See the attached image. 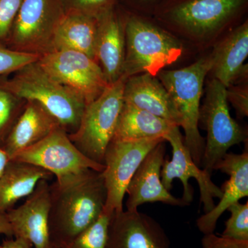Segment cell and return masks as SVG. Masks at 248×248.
<instances>
[{
	"label": "cell",
	"mask_w": 248,
	"mask_h": 248,
	"mask_svg": "<svg viewBox=\"0 0 248 248\" xmlns=\"http://www.w3.org/2000/svg\"><path fill=\"white\" fill-rule=\"evenodd\" d=\"M106 200L102 172L89 170L50 185L48 231L54 248L69 244L97 221Z\"/></svg>",
	"instance_id": "6da1fadb"
},
{
	"label": "cell",
	"mask_w": 248,
	"mask_h": 248,
	"mask_svg": "<svg viewBox=\"0 0 248 248\" xmlns=\"http://www.w3.org/2000/svg\"><path fill=\"white\" fill-rule=\"evenodd\" d=\"M0 89L25 100H34L52 114L68 134L79 127L86 102L82 96L54 80L38 62L29 63L12 78L0 76Z\"/></svg>",
	"instance_id": "7a4b0ae2"
},
{
	"label": "cell",
	"mask_w": 248,
	"mask_h": 248,
	"mask_svg": "<svg viewBox=\"0 0 248 248\" xmlns=\"http://www.w3.org/2000/svg\"><path fill=\"white\" fill-rule=\"evenodd\" d=\"M212 67L213 60L209 56L182 69L161 71L157 75L180 116L184 143L198 166L202 165L205 144L199 131L200 100L204 79Z\"/></svg>",
	"instance_id": "3957f363"
},
{
	"label": "cell",
	"mask_w": 248,
	"mask_h": 248,
	"mask_svg": "<svg viewBox=\"0 0 248 248\" xmlns=\"http://www.w3.org/2000/svg\"><path fill=\"white\" fill-rule=\"evenodd\" d=\"M125 78L108 85L104 92L87 104L78 130L68 134L80 152L94 162L104 165L108 146L115 135L124 105Z\"/></svg>",
	"instance_id": "277c9868"
},
{
	"label": "cell",
	"mask_w": 248,
	"mask_h": 248,
	"mask_svg": "<svg viewBox=\"0 0 248 248\" xmlns=\"http://www.w3.org/2000/svg\"><path fill=\"white\" fill-rule=\"evenodd\" d=\"M124 32L125 79L142 73L156 77L182 55V45L172 36L138 18H130Z\"/></svg>",
	"instance_id": "5b68a950"
},
{
	"label": "cell",
	"mask_w": 248,
	"mask_h": 248,
	"mask_svg": "<svg viewBox=\"0 0 248 248\" xmlns=\"http://www.w3.org/2000/svg\"><path fill=\"white\" fill-rule=\"evenodd\" d=\"M65 14L61 0H23L6 48L23 53L45 55L53 51L55 31Z\"/></svg>",
	"instance_id": "8992f818"
},
{
	"label": "cell",
	"mask_w": 248,
	"mask_h": 248,
	"mask_svg": "<svg viewBox=\"0 0 248 248\" xmlns=\"http://www.w3.org/2000/svg\"><path fill=\"white\" fill-rule=\"evenodd\" d=\"M226 89L216 79L210 81L203 107L200 108V122L207 130L202 165L210 174L232 146L246 140L244 130L230 114Z\"/></svg>",
	"instance_id": "52a82bcc"
},
{
	"label": "cell",
	"mask_w": 248,
	"mask_h": 248,
	"mask_svg": "<svg viewBox=\"0 0 248 248\" xmlns=\"http://www.w3.org/2000/svg\"><path fill=\"white\" fill-rule=\"evenodd\" d=\"M164 139L126 141L112 139L104 155L103 171L107 200L103 212L109 215L124 210L129 183L147 155Z\"/></svg>",
	"instance_id": "ba28073f"
},
{
	"label": "cell",
	"mask_w": 248,
	"mask_h": 248,
	"mask_svg": "<svg viewBox=\"0 0 248 248\" xmlns=\"http://www.w3.org/2000/svg\"><path fill=\"white\" fill-rule=\"evenodd\" d=\"M10 160L39 166L52 173L56 180L78 175L89 170L103 172L105 169V166L94 162L80 152L61 127Z\"/></svg>",
	"instance_id": "9c48e42d"
},
{
	"label": "cell",
	"mask_w": 248,
	"mask_h": 248,
	"mask_svg": "<svg viewBox=\"0 0 248 248\" xmlns=\"http://www.w3.org/2000/svg\"><path fill=\"white\" fill-rule=\"evenodd\" d=\"M37 62L50 78L79 93L86 106L109 84L100 65L79 52L55 50L42 55Z\"/></svg>",
	"instance_id": "30bf717a"
},
{
	"label": "cell",
	"mask_w": 248,
	"mask_h": 248,
	"mask_svg": "<svg viewBox=\"0 0 248 248\" xmlns=\"http://www.w3.org/2000/svg\"><path fill=\"white\" fill-rule=\"evenodd\" d=\"M172 146V159H165L161 170V180L165 188L171 190L174 179H179L184 187L182 200L187 205L193 200V188L189 184V179L194 178L197 181L200 190V202L203 204L205 213L215 206V199H221V188L214 184L211 174L200 169L191 156L190 151L184 143V138L179 126H174L164 137Z\"/></svg>",
	"instance_id": "8fae6325"
},
{
	"label": "cell",
	"mask_w": 248,
	"mask_h": 248,
	"mask_svg": "<svg viewBox=\"0 0 248 248\" xmlns=\"http://www.w3.org/2000/svg\"><path fill=\"white\" fill-rule=\"evenodd\" d=\"M41 180L24 204L6 212L14 238L29 240L35 248H54L48 231L50 185Z\"/></svg>",
	"instance_id": "7c38bea8"
},
{
	"label": "cell",
	"mask_w": 248,
	"mask_h": 248,
	"mask_svg": "<svg viewBox=\"0 0 248 248\" xmlns=\"http://www.w3.org/2000/svg\"><path fill=\"white\" fill-rule=\"evenodd\" d=\"M165 141L150 152L137 170L126 189L128 211H136L146 203L162 202L172 206L188 205L182 199L177 198L165 188L161 180V170L165 161Z\"/></svg>",
	"instance_id": "4fadbf2b"
},
{
	"label": "cell",
	"mask_w": 248,
	"mask_h": 248,
	"mask_svg": "<svg viewBox=\"0 0 248 248\" xmlns=\"http://www.w3.org/2000/svg\"><path fill=\"white\" fill-rule=\"evenodd\" d=\"M107 248H170V242L154 218L124 210L111 217Z\"/></svg>",
	"instance_id": "5bb4252c"
},
{
	"label": "cell",
	"mask_w": 248,
	"mask_h": 248,
	"mask_svg": "<svg viewBox=\"0 0 248 248\" xmlns=\"http://www.w3.org/2000/svg\"><path fill=\"white\" fill-rule=\"evenodd\" d=\"M218 170L229 176L220 187L222 197L213 210L205 213L196 221L197 228L204 235L214 233L217 223L222 214L231 205L248 196V153L242 154L227 153L215 166L214 170Z\"/></svg>",
	"instance_id": "9a60e30c"
},
{
	"label": "cell",
	"mask_w": 248,
	"mask_h": 248,
	"mask_svg": "<svg viewBox=\"0 0 248 248\" xmlns=\"http://www.w3.org/2000/svg\"><path fill=\"white\" fill-rule=\"evenodd\" d=\"M124 102L181 126L180 116L169 93L159 80L148 73L125 80Z\"/></svg>",
	"instance_id": "2e32d148"
},
{
	"label": "cell",
	"mask_w": 248,
	"mask_h": 248,
	"mask_svg": "<svg viewBox=\"0 0 248 248\" xmlns=\"http://www.w3.org/2000/svg\"><path fill=\"white\" fill-rule=\"evenodd\" d=\"M60 127L58 120L43 106L34 100H27L22 113L2 148L11 159L18 153L42 141Z\"/></svg>",
	"instance_id": "e0dca14e"
},
{
	"label": "cell",
	"mask_w": 248,
	"mask_h": 248,
	"mask_svg": "<svg viewBox=\"0 0 248 248\" xmlns=\"http://www.w3.org/2000/svg\"><path fill=\"white\" fill-rule=\"evenodd\" d=\"M125 32L113 9L98 19L96 62L102 67L108 84L123 75L125 60Z\"/></svg>",
	"instance_id": "ac0fdd59"
},
{
	"label": "cell",
	"mask_w": 248,
	"mask_h": 248,
	"mask_svg": "<svg viewBox=\"0 0 248 248\" xmlns=\"http://www.w3.org/2000/svg\"><path fill=\"white\" fill-rule=\"evenodd\" d=\"M244 0H190L172 12L174 22L196 33L215 30L234 14Z\"/></svg>",
	"instance_id": "d6986e66"
},
{
	"label": "cell",
	"mask_w": 248,
	"mask_h": 248,
	"mask_svg": "<svg viewBox=\"0 0 248 248\" xmlns=\"http://www.w3.org/2000/svg\"><path fill=\"white\" fill-rule=\"evenodd\" d=\"M98 19L76 12H66L55 31L53 51L79 52L95 60Z\"/></svg>",
	"instance_id": "ffe728a7"
},
{
	"label": "cell",
	"mask_w": 248,
	"mask_h": 248,
	"mask_svg": "<svg viewBox=\"0 0 248 248\" xmlns=\"http://www.w3.org/2000/svg\"><path fill=\"white\" fill-rule=\"evenodd\" d=\"M53 174L34 165L10 160L0 177V212L9 211L21 199L27 197L41 180Z\"/></svg>",
	"instance_id": "44dd1931"
},
{
	"label": "cell",
	"mask_w": 248,
	"mask_h": 248,
	"mask_svg": "<svg viewBox=\"0 0 248 248\" xmlns=\"http://www.w3.org/2000/svg\"><path fill=\"white\" fill-rule=\"evenodd\" d=\"M248 55V26L245 23L223 41L210 55L215 79L226 88L245 73Z\"/></svg>",
	"instance_id": "7402d4cb"
},
{
	"label": "cell",
	"mask_w": 248,
	"mask_h": 248,
	"mask_svg": "<svg viewBox=\"0 0 248 248\" xmlns=\"http://www.w3.org/2000/svg\"><path fill=\"white\" fill-rule=\"evenodd\" d=\"M174 126L177 125L124 102L113 139L126 141L164 139Z\"/></svg>",
	"instance_id": "603a6c76"
},
{
	"label": "cell",
	"mask_w": 248,
	"mask_h": 248,
	"mask_svg": "<svg viewBox=\"0 0 248 248\" xmlns=\"http://www.w3.org/2000/svg\"><path fill=\"white\" fill-rule=\"evenodd\" d=\"M112 215L102 212L97 221L62 248H107Z\"/></svg>",
	"instance_id": "cb8c5ba5"
},
{
	"label": "cell",
	"mask_w": 248,
	"mask_h": 248,
	"mask_svg": "<svg viewBox=\"0 0 248 248\" xmlns=\"http://www.w3.org/2000/svg\"><path fill=\"white\" fill-rule=\"evenodd\" d=\"M27 100L0 89V147L2 148L6 138L22 113Z\"/></svg>",
	"instance_id": "d4e9b609"
},
{
	"label": "cell",
	"mask_w": 248,
	"mask_h": 248,
	"mask_svg": "<svg viewBox=\"0 0 248 248\" xmlns=\"http://www.w3.org/2000/svg\"><path fill=\"white\" fill-rule=\"evenodd\" d=\"M231 216L226 222L221 236L230 239L248 241V202H236L228 208Z\"/></svg>",
	"instance_id": "484cf974"
},
{
	"label": "cell",
	"mask_w": 248,
	"mask_h": 248,
	"mask_svg": "<svg viewBox=\"0 0 248 248\" xmlns=\"http://www.w3.org/2000/svg\"><path fill=\"white\" fill-rule=\"evenodd\" d=\"M40 58V55L11 50L0 43V76L16 73Z\"/></svg>",
	"instance_id": "4316f807"
},
{
	"label": "cell",
	"mask_w": 248,
	"mask_h": 248,
	"mask_svg": "<svg viewBox=\"0 0 248 248\" xmlns=\"http://www.w3.org/2000/svg\"><path fill=\"white\" fill-rule=\"evenodd\" d=\"M65 13L76 12L99 19L113 9V0H61Z\"/></svg>",
	"instance_id": "83f0119b"
},
{
	"label": "cell",
	"mask_w": 248,
	"mask_h": 248,
	"mask_svg": "<svg viewBox=\"0 0 248 248\" xmlns=\"http://www.w3.org/2000/svg\"><path fill=\"white\" fill-rule=\"evenodd\" d=\"M23 0H0V43L9 37Z\"/></svg>",
	"instance_id": "f1b7e54d"
},
{
	"label": "cell",
	"mask_w": 248,
	"mask_h": 248,
	"mask_svg": "<svg viewBox=\"0 0 248 248\" xmlns=\"http://www.w3.org/2000/svg\"><path fill=\"white\" fill-rule=\"evenodd\" d=\"M226 96L236 109L240 117L248 115V91L247 87L227 88Z\"/></svg>",
	"instance_id": "f546056e"
},
{
	"label": "cell",
	"mask_w": 248,
	"mask_h": 248,
	"mask_svg": "<svg viewBox=\"0 0 248 248\" xmlns=\"http://www.w3.org/2000/svg\"><path fill=\"white\" fill-rule=\"evenodd\" d=\"M202 248H248V241L230 239L211 233L202 239Z\"/></svg>",
	"instance_id": "4dcf8cb0"
},
{
	"label": "cell",
	"mask_w": 248,
	"mask_h": 248,
	"mask_svg": "<svg viewBox=\"0 0 248 248\" xmlns=\"http://www.w3.org/2000/svg\"><path fill=\"white\" fill-rule=\"evenodd\" d=\"M4 248H32V244L29 240L21 239V238H14L4 240L2 243Z\"/></svg>",
	"instance_id": "1f68e13d"
},
{
	"label": "cell",
	"mask_w": 248,
	"mask_h": 248,
	"mask_svg": "<svg viewBox=\"0 0 248 248\" xmlns=\"http://www.w3.org/2000/svg\"><path fill=\"white\" fill-rule=\"evenodd\" d=\"M4 234L8 237H13V231L8 219L6 213L0 212V235Z\"/></svg>",
	"instance_id": "d6a6232c"
},
{
	"label": "cell",
	"mask_w": 248,
	"mask_h": 248,
	"mask_svg": "<svg viewBox=\"0 0 248 248\" xmlns=\"http://www.w3.org/2000/svg\"><path fill=\"white\" fill-rule=\"evenodd\" d=\"M9 161V156L6 154L4 149L0 147V177H1L2 173L4 172V170L6 169Z\"/></svg>",
	"instance_id": "836d02e7"
},
{
	"label": "cell",
	"mask_w": 248,
	"mask_h": 248,
	"mask_svg": "<svg viewBox=\"0 0 248 248\" xmlns=\"http://www.w3.org/2000/svg\"><path fill=\"white\" fill-rule=\"evenodd\" d=\"M0 248H3L2 245H1V244H0Z\"/></svg>",
	"instance_id": "e575fe53"
}]
</instances>
